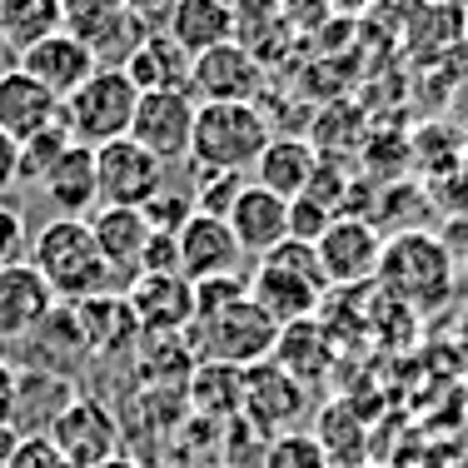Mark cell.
I'll use <instances>...</instances> for the list:
<instances>
[{
  "label": "cell",
  "mask_w": 468,
  "mask_h": 468,
  "mask_svg": "<svg viewBox=\"0 0 468 468\" xmlns=\"http://www.w3.org/2000/svg\"><path fill=\"white\" fill-rule=\"evenodd\" d=\"M55 309H60V299H55V289L40 280V270L30 260H16L0 270V339L40 334Z\"/></svg>",
  "instance_id": "cell-15"
},
{
  "label": "cell",
  "mask_w": 468,
  "mask_h": 468,
  "mask_svg": "<svg viewBox=\"0 0 468 468\" xmlns=\"http://www.w3.org/2000/svg\"><path fill=\"white\" fill-rule=\"evenodd\" d=\"M60 30V0H0V46L26 50Z\"/></svg>",
  "instance_id": "cell-27"
},
{
  "label": "cell",
  "mask_w": 468,
  "mask_h": 468,
  "mask_svg": "<svg viewBox=\"0 0 468 468\" xmlns=\"http://www.w3.org/2000/svg\"><path fill=\"white\" fill-rule=\"evenodd\" d=\"M280 369L294 378V384H319L329 369V334L314 324V319H299V324H284L280 339H274L270 354Z\"/></svg>",
  "instance_id": "cell-26"
},
{
  "label": "cell",
  "mask_w": 468,
  "mask_h": 468,
  "mask_svg": "<svg viewBox=\"0 0 468 468\" xmlns=\"http://www.w3.org/2000/svg\"><path fill=\"white\" fill-rule=\"evenodd\" d=\"M165 30L189 55H205L225 40H239V10H234V0H175Z\"/></svg>",
  "instance_id": "cell-23"
},
{
  "label": "cell",
  "mask_w": 468,
  "mask_h": 468,
  "mask_svg": "<svg viewBox=\"0 0 468 468\" xmlns=\"http://www.w3.org/2000/svg\"><path fill=\"white\" fill-rule=\"evenodd\" d=\"M189 65H195V55L170 30H150L120 70L140 85V95H150V90H189Z\"/></svg>",
  "instance_id": "cell-22"
},
{
  "label": "cell",
  "mask_w": 468,
  "mask_h": 468,
  "mask_svg": "<svg viewBox=\"0 0 468 468\" xmlns=\"http://www.w3.org/2000/svg\"><path fill=\"white\" fill-rule=\"evenodd\" d=\"M26 244H30L26 215H20L16 205H5V199H0V270H5V264H16V260H26Z\"/></svg>",
  "instance_id": "cell-32"
},
{
  "label": "cell",
  "mask_w": 468,
  "mask_h": 468,
  "mask_svg": "<svg viewBox=\"0 0 468 468\" xmlns=\"http://www.w3.org/2000/svg\"><path fill=\"white\" fill-rule=\"evenodd\" d=\"M90 234L105 254L110 274L120 284H135L140 280V260H144V244H150L154 225L144 219V209H125V205H100L95 219H90Z\"/></svg>",
  "instance_id": "cell-19"
},
{
  "label": "cell",
  "mask_w": 468,
  "mask_h": 468,
  "mask_svg": "<svg viewBox=\"0 0 468 468\" xmlns=\"http://www.w3.org/2000/svg\"><path fill=\"white\" fill-rule=\"evenodd\" d=\"M60 30L85 40L100 65H125L150 30L125 0H60Z\"/></svg>",
  "instance_id": "cell-7"
},
{
  "label": "cell",
  "mask_w": 468,
  "mask_h": 468,
  "mask_svg": "<svg viewBox=\"0 0 468 468\" xmlns=\"http://www.w3.org/2000/svg\"><path fill=\"white\" fill-rule=\"evenodd\" d=\"M46 189L50 209L60 219H85V209L100 205V180H95V150H85V144H70V150L60 154V160L50 165V175L40 180Z\"/></svg>",
  "instance_id": "cell-24"
},
{
  "label": "cell",
  "mask_w": 468,
  "mask_h": 468,
  "mask_svg": "<svg viewBox=\"0 0 468 468\" xmlns=\"http://www.w3.org/2000/svg\"><path fill=\"white\" fill-rule=\"evenodd\" d=\"M225 225L234 229V239H239L244 260H260V254L280 250V244L289 239V199L270 195L264 185H244L239 199L229 205Z\"/></svg>",
  "instance_id": "cell-18"
},
{
  "label": "cell",
  "mask_w": 468,
  "mask_h": 468,
  "mask_svg": "<svg viewBox=\"0 0 468 468\" xmlns=\"http://www.w3.org/2000/svg\"><path fill=\"white\" fill-rule=\"evenodd\" d=\"M264 468H334L329 453L319 449L314 433H280V439L270 443V453H264Z\"/></svg>",
  "instance_id": "cell-30"
},
{
  "label": "cell",
  "mask_w": 468,
  "mask_h": 468,
  "mask_svg": "<svg viewBox=\"0 0 468 468\" xmlns=\"http://www.w3.org/2000/svg\"><path fill=\"white\" fill-rule=\"evenodd\" d=\"M50 125H60V100H55L40 80H30L26 70L10 65V70L0 75V130L26 144Z\"/></svg>",
  "instance_id": "cell-20"
},
{
  "label": "cell",
  "mask_w": 468,
  "mask_h": 468,
  "mask_svg": "<svg viewBox=\"0 0 468 468\" xmlns=\"http://www.w3.org/2000/svg\"><path fill=\"white\" fill-rule=\"evenodd\" d=\"M270 140H274V130L260 105H199L195 135H189V165L250 175Z\"/></svg>",
  "instance_id": "cell-4"
},
{
  "label": "cell",
  "mask_w": 468,
  "mask_h": 468,
  "mask_svg": "<svg viewBox=\"0 0 468 468\" xmlns=\"http://www.w3.org/2000/svg\"><path fill=\"white\" fill-rule=\"evenodd\" d=\"M140 274H180V250H175V234H165V229L150 234L144 260H140Z\"/></svg>",
  "instance_id": "cell-33"
},
{
  "label": "cell",
  "mask_w": 468,
  "mask_h": 468,
  "mask_svg": "<svg viewBox=\"0 0 468 468\" xmlns=\"http://www.w3.org/2000/svg\"><path fill=\"white\" fill-rule=\"evenodd\" d=\"M46 439L80 468H100V463L120 459V419L110 414V404H100L90 394H75L50 419Z\"/></svg>",
  "instance_id": "cell-9"
},
{
  "label": "cell",
  "mask_w": 468,
  "mask_h": 468,
  "mask_svg": "<svg viewBox=\"0 0 468 468\" xmlns=\"http://www.w3.org/2000/svg\"><path fill=\"white\" fill-rule=\"evenodd\" d=\"M244 280H250V299L280 329L299 324V319H314L319 299L329 294V280H324V270H319V254H314V244H304V239H284L280 250L260 254Z\"/></svg>",
  "instance_id": "cell-2"
},
{
  "label": "cell",
  "mask_w": 468,
  "mask_h": 468,
  "mask_svg": "<svg viewBox=\"0 0 468 468\" xmlns=\"http://www.w3.org/2000/svg\"><path fill=\"white\" fill-rule=\"evenodd\" d=\"M175 250H180V274L189 284L244 274V250L219 215H199L195 209V215L175 229Z\"/></svg>",
  "instance_id": "cell-13"
},
{
  "label": "cell",
  "mask_w": 468,
  "mask_h": 468,
  "mask_svg": "<svg viewBox=\"0 0 468 468\" xmlns=\"http://www.w3.org/2000/svg\"><path fill=\"white\" fill-rule=\"evenodd\" d=\"M135 105H140V85L120 65H100L70 100H60V125L70 130L75 144L100 150V144L130 135Z\"/></svg>",
  "instance_id": "cell-5"
},
{
  "label": "cell",
  "mask_w": 468,
  "mask_h": 468,
  "mask_svg": "<svg viewBox=\"0 0 468 468\" xmlns=\"http://www.w3.org/2000/svg\"><path fill=\"white\" fill-rule=\"evenodd\" d=\"M16 70H26L30 80H40L55 100H70L100 70V60L90 55L85 40L70 36V30H55V36L36 40V46H26L16 55Z\"/></svg>",
  "instance_id": "cell-14"
},
{
  "label": "cell",
  "mask_w": 468,
  "mask_h": 468,
  "mask_svg": "<svg viewBox=\"0 0 468 468\" xmlns=\"http://www.w3.org/2000/svg\"><path fill=\"white\" fill-rule=\"evenodd\" d=\"M260 90H264V60L244 40H225V46L195 55V65H189L195 105H254Z\"/></svg>",
  "instance_id": "cell-8"
},
{
  "label": "cell",
  "mask_w": 468,
  "mask_h": 468,
  "mask_svg": "<svg viewBox=\"0 0 468 468\" xmlns=\"http://www.w3.org/2000/svg\"><path fill=\"white\" fill-rule=\"evenodd\" d=\"M250 175H254V185H264L270 195L299 199L319 180V150L309 140H299V135H274L270 144H264V154L254 160Z\"/></svg>",
  "instance_id": "cell-21"
},
{
  "label": "cell",
  "mask_w": 468,
  "mask_h": 468,
  "mask_svg": "<svg viewBox=\"0 0 468 468\" xmlns=\"http://www.w3.org/2000/svg\"><path fill=\"white\" fill-rule=\"evenodd\" d=\"M5 468H80V463L65 459V453L55 449L46 433H26V439L16 443V453H10Z\"/></svg>",
  "instance_id": "cell-31"
},
{
  "label": "cell",
  "mask_w": 468,
  "mask_h": 468,
  "mask_svg": "<svg viewBox=\"0 0 468 468\" xmlns=\"http://www.w3.org/2000/svg\"><path fill=\"white\" fill-rule=\"evenodd\" d=\"M70 144H75V140H70V130H65V125H50V130H40L36 140H26V144H20V180H26V185H40V180L50 175V165L60 160Z\"/></svg>",
  "instance_id": "cell-28"
},
{
  "label": "cell",
  "mask_w": 468,
  "mask_h": 468,
  "mask_svg": "<svg viewBox=\"0 0 468 468\" xmlns=\"http://www.w3.org/2000/svg\"><path fill=\"white\" fill-rule=\"evenodd\" d=\"M195 95L189 90H150L140 95L135 120H130V140L144 144L154 160L180 165L189 160V135H195Z\"/></svg>",
  "instance_id": "cell-12"
},
{
  "label": "cell",
  "mask_w": 468,
  "mask_h": 468,
  "mask_svg": "<svg viewBox=\"0 0 468 468\" xmlns=\"http://www.w3.org/2000/svg\"><path fill=\"white\" fill-rule=\"evenodd\" d=\"M95 180H100V205H125L144 209L154 199V189L170 180V165L154 160L135 140H110L95 150Z\"/></svg>",
  "instance_id": "cell-10"
},
{
  "label": "cell",
  "mask_w": 468,
  "mask_h": 468,
  "mask_svg": "<svg viewBox=\"0 0 468 468\" xmlns=\"http://www.w3.org/2000/svg\"><path fill=\"white\" fill-rule=\"evenodd\" d=\"M125 5L144 20V30H165V20H170L175 0H125Z\"/></svg>",
  "instance_id": "cell-35"
},
{
  "label": "cell",
  "mask_w": 468,
  "mask_h": 468,
  "mask_svg": "<svg viewBox=\"0 0 468 468\" xmlns=\"http://www.w3.org/2000/svg\"><path fill=\"white\" fill-rule=\"evenodd\" d=\"M26 260L40 270V280L55 289L60 304H80V299H95L115 284L105 254H100L90 219H46L26 244Z\"/></svg>",
  "instance_id": "cell-1"
},
{
  "label": "cell",
  "mask_w": 468,
  "mask_h": 468,
  "mask_svg": "<svg viewBox=\"0 0 468 468\" xmlns=\"http://www.w3.org/2000/svg\"><path fill=\"white\" fill-rule=\"evenodd\" d=\"M189 329L199 334L205 359L229 364V369H254V364H264L274 354V339H280V324L254 304L250 289H244L239 299H229L225 309H215V314H199Z\"/></svg>",
  "instance_id": "cell-6"
},
{
  "label": "cell",
  "mask_w": 468,
  "mask_h": 468,
  "mask_svg": "<svg viewBox=\"0 0 468 468\" xmlns=\"http://www.w3.org/2000/svg\"><path fill=\"white\" fill-rule=\"evenodd\" d=\"M16 388H20V374L0 359V423H16Z\"/></svg>",
  "instance_id": "cell-36"
},
{
  "label": "cell",
  "mask_w": 468,
  "mask_h": 468,
  "mask_svg": "<svg viewBox=\"0 0 468 468\" xmlns=\"http://www.w3.org/2000/svg\"><path fill=\"white\" fill-rule=\"evenodd\" d=\"M189 215H195V185H180V180H165L154 189V199L144 205V219L165 234H175Z\"/></svg>",
  "instance_id": "cell-29"
},
{
  "label": "cell",
  "mask_w": 468,
  "mask_h": 468,
  "mask_svg": "<svg viewBox=\"0 0 468 468\" xmlns=\"http://www.w3.org/2000/svg\"><path fill=\"white\" fill-rule=\"evenodd\" d=\"M10 185H20V140H10L5 130H0V195H5Z\"/></svg>",
  "instance_id": "cell-34"
},
{
  "label": "cell",
  "mask_w": 468,
  "mask_h": 468,
  "mask_svg": "<svg viewBox=\"0 0 468 468\" xmlns=\"http://www.w3.org/2000/svg\"><path fill=\"white\" fill-rule=\"evenodd\" d=\"M75 314V329H80V344L95 354H110V349H130V339L140 334L135 314H130L125 294H95V299H80L70 304Z\"/></svg>",
  "instance_id": "cell-25"
},
{
  "label": "cell",
  "mask_w": 468,
  "mask_h": 468,
  "mask_svg": "<svg viewBox=\"0 0 468 468\" xmlns=\"http://www.w3.org/2000/svg\"><path fill=\"white\" fill-rule=\"evenodd\" d=\"M314 254H319V270H324L329 289H349V284H364L378 274V260H384V234H378L364 215H334L329 229L314 239Z\"/></svg>",
  "instance_id": "cell-11"
},
{
  "label": "cell",
  "mask_w": 468,
  "mask_h": 468,
  "mask_svg": "<svg viewBox=\"0 0 468 468\" xmlns=\"http://www.w3.org/2000/svg\"><path fill=\"white\" fill-rule=\"evenodd\" d=\"M140 334H180L195 324V284L185 274H140L125 289Z\"/></svg>",
  "instance_id": "cell-16"
},
{
  "label": "cell",
  "mask_w": 468,
  "mask_h": 468,
  "mask_svg": "<svg viewBox=\"0 0 468 468\" xmlns=\"http://www.w3.org/2000/svg\"><path fill=\"white\" fill-rule=\"evenodd\" d=\"M374 280L404 309L443 304L453 294V250L439 234H394V239H384V260H378Z\"/></svg>",
  "instance_id": "cell-3"
},
{
  "label": "cell",
  "mask_w": 468,
  "mask_h": 468,
  "mask_svg": "<svg viewBox=\"0 0 468 468\" xmlns=\"http://www.w3.org/2000/svg\"><path fill=\"white\" fill-rule=\"evenodd\" d=\"M239 414L250 423H260L264 433H289V423L304 414V384H294L274 359L244 369V394H239Z\"/></svg>",
  "instance_id": "cell-17"
}]
</instances>
